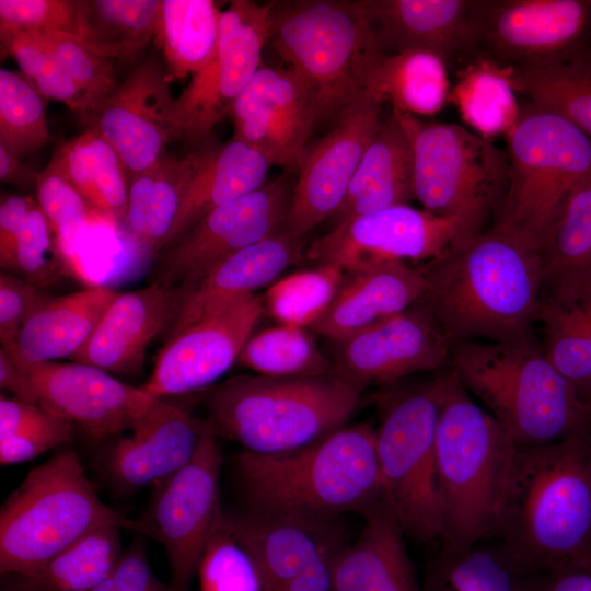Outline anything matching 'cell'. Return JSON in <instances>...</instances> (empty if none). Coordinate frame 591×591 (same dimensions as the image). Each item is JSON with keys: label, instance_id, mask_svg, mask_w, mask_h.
I'll list each match as a JSON object with an SVG mask.
<instances>
[{"label": "cell", "instance_id": "cell-10", "mask_svg": "<svg viewBox=\"0 0 591 591\" xmlns=\"http://www.w3.org/2000/svg\"><path fill=\"white\" fill-rule=\"evenodd\" d=\"M505 137L508 186L493 224L540 248L571 189L591 173V139L532 103Z\"/></svg>", "mask_w": 591, "mask_h": 591}, {"label": "cell", "instance_id": "cell-30", "mask_svg": "<svg viewBox=\"0 0 591 591\" xmlns=\"http://www.w3.org/2000/svg\"><path fill=\"white\" fill-rule=\"evenodd\" d=\"M415 199L410 136L395 111L385 117L367 148L346 197L333 217L335 224Z\"/></svg>", "mask_w": 591, "mask_h": 591}, {"label": "cell", "instance_id": "cell-19", "mask_svg": "<svg viewBox=\"0 0 591 591\" xmlns=\"http://www.w3.org/2000/svg\"><path fill=\"white\" fill-rule=\"evenodd\" d=\"M263 313L262 298L252 294L169 337L141 389L164 398L209 387L237 361Z\"/></svg>", "mask_w": 591, "mask_h": 591}, {"label": "cell", "instance_id": "cell-12", "mask_svg": "<svg viewBox=\"0 0 591 591\" xmlns=\"http://www.w3.org/2000/svg\"><path fill=\"white\" fill-rule=\"evenodd\" d=\"M482 230L466 217L399 205L336 223L305 248V258L346 275L387 262L426 264Z\"/></svg>", "mask_w": 591, "mask_h": 591}, {"label": "cell", "instance_id": "cell-60", "mask_svg": "<svg viewBox=\"0 0 591 591\" xmlns=\"http://www.w3.org/2000/svg\"><path fill=\"white\" fill-rule=\"evenodd\" d=\"M38 172L28 169L22 160L15 158L0 146V179L18 186L34 185Z\"/></svg>", "mask_w": 591, "mask_h": 591}, {"label": "cell", "instance_id": "cell-57", "mask_svg": "<svg viewBox=\"0 0 591 591\" xmlns=\"http://www.w3.org/2000/svg\"><path fill=\"white\" fill-rule=\"evenodd\" d=\"M544 591H591V555L549 571Z\"/></svg>", "mask_w": 591, "mask_h": 591}, {"label": "cell", "instance_id": "cell-9", "mask_svg": "<svg viewBox=\"0 0 591 591\" xmlns=\"http://www.w3.org/2000/svg\"><path fill=\"white\" fill-rule=\"evenodd\" d=\"M449 368L419 383L384 387L376 454L387 500L406 535L427 543L441 538L436 432Z\"/></svg>", "mask_w": 591, "mask_h": 591}, {"label": "cell", "instance_id": "cell-27", "mask_svg": "<svg viewBox=\"0 0 591 591\" xmlns=\"http://www.w3.org/2000/svg\"><path fill=\"white\" fill-rule=\"evenodd\" d=\"M227 520L253 558L264 591H276L317 558L343 545L338 522L317 523L250 510L227 514Z\"/></svg>", "mask_w": 591, "mask_h": 591}, {"label": "cell", "instance_id": "cell-46", "mask_svg": "<svg viewBox=\"0 0 591 591\" xmlns=\"http://www.w3.org/2000/svg\"><path fill=\"white\" fill-rule=\"evenodd\" d=\"M45 100L23 73L0 69V146L20 160L50 138Z\"/></svg>", "mask_w": 591, "mask_h": 591}, {"label": "cell", "instance_id": "cell-11", "mask_svg": "<svg viewBox=\"0 0 591 591\" xmlns=\"http://www.w3.org/2000/svg\"><path fill=\"white\" fill-rule=\"evenodd\" d=\"M395 112L412 139L415 199L428 212L466 217L484 228L507 190V152L461 125Z\"/></svg>", "mask_w": 591, "mask_h": 591}, {"label": "cell", "instance_id": "cell-24", "mask_svg": "<svg viewBox=\"0 0 591 591\" xmlns=\"http://www.w3.org/2000/svg\"><path fill=\"white\" fill-rule=\"evenodd\" d=\"M475 0H358L385 55L426 50L450 67L457 57L473 56L472 11Z\"/></svg>", "mask_w": 591, "mask_h": 591}, {"label": "cell", "instance_id": "cell-33", "mask_svg": "<svg viewBox=\"0 0 591 591\" xmlns=\"http://www.w3.org/2000/svg\"><path fill=\"white\" fill-rule=\"evenodd\" d=\"M269 159L246 142L231 138L201 149V158L186 190L165 245L215 208L243 197L267 181Z\"/></svg>", "mask_w": 591, "mask_h": 591}, {"label": "cell", "instance_id": "cell-26", "mask_svg": "<svg viewBox=\"0 0 591 591\" xmlns=\"http://www.w3.org/2000/svg\"><path fill=\"white\" fill-rule=\"evenodd\" d=\"M304 237L286 228L212 267L182 292L169 337L245 297L268 288L305 257Z\"/></svg>", "mask_w": 591, "mask_h": 591}, {"label": "cell", "instance_id": "cell-28", "mask_svg": "<svg viewBox=\"0 0 591 591\" xmlns=\"http://www.w3.org/2000/svg\"><path fill=\"white\" fill-rule=\"evenodd\" d=\"M427 280L419 267L387 262L349 274L326 312L310 327L345 339L420 302Z\"/></svg>", "mask_w": 591, "mask_h": 591}, {"label": "cell", "instance_id": "cell-4", "mask_svg": "<svg viewBox=\"0 0 591 591\" xmlns=\"http://www.w3.org/2000/svg\"><path fill=\"white\" fill-rule=\"evenodd\" d=\"M450 369L517 445L553 443L591 429L586 405L536 341L455 343Z\"/></svg>", "mask_w": 591, "mask_h": 591}, {"label": "cell", "instance_id": "cell-36", "mask_svg": "<svg viewBox=\"0 0 591 591\" xmlns=\"http://www.w3.org/2000/svg\"><path fill=\"white\" fill-rule=\"evenodd\" d=\"M51 160L104 223L126 222L128 171L97 129L90 127L71 138L54 152Z\"/></svg>", "mask_w": 591, "mask_h": 591}, {"label": "cell", "instance_id": "cell-47", "mask_svg": "<svg viewBox=\"0 0 591 591\" xmlns=\"http://www.w3.org/2000/svg\"><path fill=\"white\" fill-rule=\"evenodd\" d=\"M2 48L16 61L22 73L49 100L89 116L86 100L66 72L44 36L35 31L0 27Z\"/></svg>", "mask_w": 591, "mask_h": 591}, {"label": "cell", "instance_id": "cell-15", "mask_svg": "<svg viewBox=\"0 0 591 591\" xmlns=\"http://www.w3.org/2000/svg\"><path fill=\"white\" fill-rule=\"evenodd\" d=\"M271 8L273 2L233 0L220 12L215 56L174 101L175 137L200 142L228 116L235 97L263 65V49L271 36Z\"/></svg>", "mask_w": 591, "mask_h": 591}, {"label": "cell", "instance_id": "cell-40", "mask_svg": "<svg viewBox=\"0 0 591 591\" xmlns=\"http://www.w3.org/2000/svg\"><path fill=\"white\" fill-rule=\"evenodd\" d=\"M515 93L509 66L475 56L459 70L449 101L472 131L490 140L517 124L521 107Z\"/></svg>", "mask_w": 591, "mask_h": 591}, {"label": "cell", "instance_id": "cell-50", "mask_svg": "<svg viewBox=\"0 0 591 591\" xmlns=\"http://www.w3.org/2000/svg\"><path fill=\"white\" fill-rule=\"evenodd\" d=\"M197 575L200 591H264L259 571L231 531L225 512L207 541Z\"/></svg>", "mask_w": 591, "mask_h": 591}, {"label": "cell", "instance_id": "cell-3", "mask_svg": "<svg viewBox=\"0 0 591 591\" xmlns=\"http://www.w3.org/2000/svg\"><path fill=\"white\" fill-rule=\"evenodd\" d=\"M250 511L317 523L348 512L367 515L386 497L375 428L344 426L304 448L244 452L234 460Z\"/></svg>", "mask_w": 591, "mask_h": 591}, {"label": "cell", "instance_id": "cell-17", "mask_svg": "<svg viewBox=\"0 0 591 591\" xmlns=\"http://www.w3.org/2000/svg\"><path fill=\"white\" fill-rule=\"evenodd\" d=\"M335 343L334 374L361 393L450 368L452 345L419 302Z\"/></svg>", "mask_w": 591, "mask_h": 591}, {"label": "cell", "instance_id": "cell-1", "mask_svg": "<svg viewBox=\"0 0 591 591\" xmlns=\"http://www.w3.org/2000/svg\"><path fill=\"white\" fill-rule=\"evenodd\" d=\"M420 300L451 345L524 344L542 301L540 248L493 224L420 266Z\"/></svg>", "mask_w": 591, "mask_h": 591}, {"label": "cell", "instance_id": "cell-32", "mask_svg": "<svg viewBox=\"0 0 591 591\" xmlns=\"http://www.w3.org/2000/svg\"><path fill=\"white\" fill-rule=\"evenodd\" d=\"M116 296L104 286L47 296L27 318L15 343L3 348L30 362L71 359L89 340Z\"/></svg>", "mask_w": 591, "mask_h": 591}, {"label": "cell", "instance_id": "cell-58", "mask_svg": "<svg viewBox=\"0 0 591 591\" xmlns=\"http://www.w3.org/2000/svg\"><path fill=\"white\" fill-rule=\"evenodd\" d=\"M337 549L317 558L276 591H334L332 558Z\"/></svg>", "mask_w": 591, "mask_h": 591}, {"label": "cell", "instance_id": "cell-21", "mask_svg": "<svg viewBox=\"0 0 591 591\" xmlns=\"http://www.w3.org/2000/svg\"><path fill=\"white\" fill-rule=\"evenodd\" d=\"M231 138L262 151L273 163L297 167L321 123L315 99L286 67L262 65L232 103Z\"/></svg>", "mask_w": 591, "mask_h": 591}, {"label": "cell", "instance_id": "cell-51", "mask_svg": "<svg viewBox=\"0 0 591 591\" xmlns=\"http://www.w3.org/2000/svg\"><path fill=\"white\" fill-rule=\"evenodd\" d=\"M38 33L50 45L66 72L83 93L90 109L89 117H91L118 86L112 59L93 50L77 34Z\"/></svg>", "mask_w": 591, "mask_h": 591}, {"label": "cell", "instance_id": "cell-2", "mask_svg": "<svg viewBox=\"0 0 591 591\" xmlns=\"http://www.w3.org/2000/svg\"><path fill=\"white\" fill-rule=\"evenodd\" d=\"M490 537L546 573L591 555V429L515 444Z\"/></svg>", "mask_w": 591, "mask_h": 591}, {"label": "cell", "instance_id": "cell-16", "mask_svg": "<svg viewBox=\"0 0 591 591\" xmlns=\"http://www.w3.org/2000/svg\"><path fill=\"white\" fill-rule=\"evenodd\" d=\"M591 5L582 0H475L473 56L523 66L588 40Z\"/></svg>", "mask_w": 591, "mask_h": 591}, {"label": "cell", "instance_id": "cell-29", "mask_svg": "<svg viewBox=\"0 0 591 591\" xmlns=\"http://www.w3.org/2000/svg\"><path fill=\"white\" fill-rule=\"evenodd\" d=\"M363 518L366 524L357 540L333 555L334 591H425L387 498Z\"/></svg>", "mask_w": 591, "mask_h": 591}, {"label": "cell", "instance_id": "cell-39", "mask_svg": "<svg viewBox=\"0 0 591 591\" xmlns=\"http://www.w3.org/2000/svg\"><path fill=\"white\" fill-rule=\"evenodd\" d=\"M123 523L89 532L49 560L16 576L15 591H90L115 569L124 551Z\"/></svg>", "mask_w": 591, "mask_h": 591}, {"label": "cell", "instance_id": "cell-35", "mask_svg": "<svg viewBox=\"0 0 591 591\" xmlns=\"http://www.w3.org/2000/svg\"><path fill=\"white\" fill-rule=\"evenodd\" d=\"M510 67L517 92L560 115L591 139V43L532 63Z\"/></svg>", "mask_w": 591, "mask_h": 591}, {"label": "cell", "instance_id": "cell-31", "mask_svg": "<svg viewBox=\"0 0 591 591\" xmlns=\"http://www.w3.org/2000/svg\"><path fill=\"white\" fill-rule=\"evenodd\" d=\"M542 301L591 300V173L569 193L540 247Z\"/></svg>", "mask_w": 591, "mask_h": 591}, {"label": "cell", "instance_id": "cell-23", "mask_svg": "<svg viewBox=\"0 0 591 591\" xmlns=\"http://www.w3.org/2000/svg\"><path fill=\"white\" fill-rule=\"evenodd\" d=\"M170 81L158 61L147 60L91 116V127L116 149L129 177L154 165L175 137Z\"/></svg>", "mask_w": 591, "mask_h": 591}, {"label": "cell", "instance_id": "cell-22", "mask_svg": "<svg viewBox=\"0 0 591 591\" xmlns=\"http://www.w3.org/2000/svg\"><path fill=\"white\" fill-rule=\"evenodd\" d=\"M207 437H216L207 418L157 398L105 452V475L117 493L153 487L185 467Z\"/></svg>", "mask_w": 591, "mask_h": 591}, {"label": "cell", "instance_id": "cell-37", "mask_svg": "<svg viewBox=\"0 0 591 591\" xmlns=\"http://www.w3.org/2000/svg\"><path fill=\"white\" fill-rule=\"evenodd\" d=\"M364 93L380 104L413 116H432L450 99L449 66L426 50L383 55L368 73Z\"/></svg>", "mask_w": 591, "mask_h": 591}, {"label": "cell", "instance_id": "cell-25", "mask_svg": "<svg viewBox=\"0 0 591 591\" xmlns=\"http://www.w3.org/2000/svg\"><path fill=\"white\" fill-rule=\"evenodd\" d=\"M182 294L158 283L117 293L85 345L71 361L106 372L135 375L142 371L151 341L171 327Z\"/></svg>", "mask_w": 591, "mask_h": 591}, {"label": "cell", "instance_id": "cell-45", "mask_svg": "<svg viewBox=\"0 0 591 591\" xmlns=\"http://www.w3.org/2000/svg\"><path fill=\"white\" fill-rule=\"evenodd\" d=\"M346 276L323 265L282 276L260 297L264 312L278 324L310 328L326 312Z\"/></svg>", "mask_w": 591, "mask_h": 591}, {"label": "cell", "instance_id": "cell-62", "mask_svg": "<svg viewBox=\"0 0 591 591\" xmlns=\"http://www.w3.org/2000/svg\"><path fill=\"white\" fill-rule=\"evenodd\" d=\"M588 2H589V4L591 5V0H590V1H588Z\"/></svg>", "mask_w": 591, "mask_h": 591}, {"label": "cell", "instance_id": "cell-7", "mask_svg": "<svg viewBox=\"0 0 591 591\" xmlns=\"http://www.w3.org/2000/svg\"><path fill=\"white\" fill-rule=\"evenodd\" d=\"M270 40L312 93L321 123L368 95L364 80L384 54L355 1H273Z\"/></svg>", "mask_w": 591, "mask_h": 591}, {"label": "cell", "instance_id": "cell-52", "mask_svg": "<svg viewBox=\"0 0 591 591\" xmlns=\"http://www.w3.org/2000/svg\"><path fill=\"white\" fill-rule=\"evenodd\" d=\"M0 27L77 34L78 1L0 0Z\"/></svg>", "mask_w": 591, "mask_h": 591}, {"label": "cell", "instance_id": "cell-59", "mask_svg": "<svg viewBox=\"0 0 591 591\" xmlns=\"http://www.w3.org/2000/svg\"><path fill=\"white\" fill-rule=\"evenodd\" d=\"M0 386L13 393L14 397L38 404L32 381L3 347L0 348Z\"/></svg>", "mask_w": 591, "mask_h": 591}, {"label": "cell", "instance_id": "cell-55", "mask_svg": "<svg viewBox=\"0 0 591 591\" xmlns=\"http://www.w3.org/2000/svg\"><path fill=\"white\" fill-rule=\"evenodd\" d=\"M90 591H178L171 583L161 581L152 571L144 544L134 541L115 569Z\"/></svg>", "mask_w": 591, "mask_h": 591}, {"label": "cell", "instance_id": "cell-20", "mask_svg": "<svg viewBox=\"0 0 591 591\" xmlns=\"http://www.w3.org/2000/svg\"><path fill=\"white\" fill-rule=\"evenodd\" d=\"M381 105L369 95L357 102L297 165L286 229L301 237L333 218L381 123Z\"/></svg>", "mask_w": 591, "mask_h": 591}, {"label": "cell", "instance_id": "cell-53", "mask_svg": "<svg viewBox=\"0 0 591 591\" xmlns=\"http://www.w3.org/2000/svg\"><path fill=\"white\" fill-rule=\"evenodd\" d=\"M74 428L70 421L49 412L45 418L10 436L0 437V463H22L68 443L73 437Z\"/></svg>", "mask_w": 591, "mask_h": 591}, {"label": "cell", "instance_id": "cell-42", "mask_svg": "<svg viewBox=\"0 0 591 591\" xmlns=\"http://www.w3.org/2000/svg\"><path fill=\"white\" fill-rule=\"evenodd\" d=\"M160 0L78 1V35L108 59L138 56L154 36Z\"/></svg>", "mask_w": 591, "mask_h": 591}, {"label": "cell", "instance_id": "cell-56", "mask_svg": "<svg viewBox=\"0 0 591 591\" xmlns=\"http://www.w3.org/2000/svg\"><path fill=\"white\" fill-rule=\"evenodd\" d=\"M36 202L32 197L11 195L0 205V260L9 254L13 241L30 209Z\"/></svg>", "mask_w": 591, "mask_h": 591}, {"label": "cell", "instance_id": "cell-49", "mask_svg": "<svg viewBox=\"0 0 591 591\" xmlns=\"http://www.w3.org/2000/svg\"><path fill=\"white\" fill-rule=\"evenodd\" d=\"M2 270L39 287L73 269L62 255L56 234L37 201L26 215L11 250L0 260Z\"/></svg>", "mask_w": 591, "mask_h": 591}, {"label": "cell", "instance_id": "cell-48", "mask_svg": "<svg viewBox=\"0 0 591 591\" xmlns=\"http://www.w3.org/2000/svg\"><path fill=\"white\" fill-rule=\"evenodd\" d=\"M35 192L36 201L56 234L62 255L76 268L80 236L91 224L104 223L103 220L51 159L38 172Z\"/></svg>", "mask_w": 591, "mask_h": 591}, {"label": "cell", "instance_id": "cell-41", "mask_svg": "<svg viewBox=\"0 0 591 591\" xmlns=\"http://www.w3.org/2000/svg\"><path fill=\"white\" fill-rule=\"evenodd\" d=\"M220 12L211 0H160L154 37L170 80L193 76L212 59L219 40Z\"/></svg>", "mask_w": 591, "mask_h": 591}, {"label": "cell", "instance_id": "cell-14", "mask_svg": "<svg viewBox=\"0 0 591 591\" xmlns=\"http://www.w3.org/2000/svg\"><path fill=\"white\" fill-rule=\"evenodd\" d=\"M289 169L258 189L215 208L165 245L153 283L182 293L221 260L283 230L296 183Z\"/></svg>", "mask_w": 591, "mask_h": 591}, {"label": "cell", "instance_id": "cell-38", "mask_svg": "<svg viewBox=\"0 0 591 591\" xmlns=\"http://www.w3.org/2000/svg\"><path fill=\"white\" fill-rule=\"evenodd\" d=\"M200 158L201 150L183 158L164 155L129 177L126 223L154 250L165 246Z\"/></svg>", "mask_w": 591, "mask_h": 591}, {"label": "cell", "instance_id": "cell-5", "mask_svg": "<svg viewBox=\"0 0 591 591\" xmlns=\"http://www.w3.org/2000/svg\"><path fill=\"white\" fill-rule=\"evenodd\" d=\"M361 392L334 373L313 378L232 376L207 398L216 437L247 452L278 454L310 445L346 426Z\"/></svg>", "mask_w": 591, "mask_h": 591}, {"label": "cell", "instance_id": "cell-18", "mask_svg": "<svg viewBox=\"0 0 591 591\" xmlns=\"http://www.w3.org/2000/svg\"><path fill=\"white\" fill-rule=\"evenodd\" d=\"M5 349V348H4ZM32 381L38 404L94 440L131 430L157 399L141 387L80 362H30L5 349Z\"/></svg>", "mask_w": 591, "mask_h": 591}, {"label": "cell", "instance_id": "cell-6", "mask_svg": "<svg viewBox=\"0 0 591 591\" xmlns=\"http://www.w3.org/2000/svg\"><path fill=\"white\" fill-rule=\"evenodd\" d=\"M515 443L449 368L436 432L442 543L490 537Z\"/></svg>", "mask_w": 591, "mask_h": 591}, {"label": "cell", "instance_id": "cell-43", "mask_svg": "<svg viewBox=\"0 0 591 591\" xmlns=\"http://www.w3.org/2000/svg\"><path fill=\"white\" fill-rule=\"evenodd\" d=\"M537 323L544 354L581 401L591 391V300L570 304L541 301Z\"/></svg>", "mask_w": 591, "mask_h": 591}, {"label": "cell", "instance_id": "cell-44", "mask_svg": "<svg viewBox=\"0 0 591 591\" xmlns=\"http://www.w3.org/2000/svg\"><path fill=\"white\" fill-rule=\"evenodd\" d=\"M257 374L273 378H313L333 374V363L306 327L278 324L253 333L236 361Z\"/></svg>", "mask_w": 591, "mask_h": 591}, {"label": "cell", "instance_id": "cell-54", "mask_svg": "<svg viewBox=\"0 0 591 591\" xmlns=\"http://www.w3.org/2000/svg\"><path fill=\"white\" fill-rule=\"evenodd\" d=\"M47 294L32 282L2 270L0 273V340L7 347L15 343L27 318Z\"/></svg>", "mask_w": 591, "mask_h": 591}, {"label": "cell", "instance_id": "cell-13", "mask_svg": "<svg viewBox=\"0 0 591 591\" xmlns=\"http://www.w3.org/2000/svg\"><path fill=\"white\" fill-rule=\"evenodd\" d=\"M221 466L217 438H205L185 467L152 487L142 514L136 520L127 519L125 529L163 546L170 583L178 591H188L207 541L224 514L219 495Z\"/></svg>", "mask_w": 591, "mask_h": 591}, {"label": "cell", "instance_id": "cell-34", "mask_svg": "<svg viewBox=\"0 0 591 591\" xmlns=\"http://www.w3.org/2000/svg\"><path fill=\"white\" fill-rule=\"evenodd\" d=\"M547 573L522 563L503 543L487 537L457 546L442 543L429 563L425 591H544Z\"/></svg>", "mask_w": 591, "mask_h": 591}, {"label": "cell", "instance_id": "cell-8", "mask_svg": "<svg viewBox=\"0 0 591 591\" xmlns=\"http://www.w3.org/2000/svg\"><path fill=\"white\" fill-rule=\"evenodd\" d=\"M123 518L99 497L72 450L32 468L0 509V571L23 575Z\"/></svg>", "mask_w": 591, "mask_h": 591}, {"label": "cell", "instance_id": "cell-61", "mask_svg": "<svg viewBox=\"0 0 591 591\" xmlns=\"http://www.w3.org/2000/svg\"><path fill=\"white\" fill-rule=\"evenodd\" d=\"M582 402L586 405L589 421H590V425H591V391L589 392V394L584 397V399Z\"/></svg>", "mask_w": 591, "mask_h": 591}]
</instances>
